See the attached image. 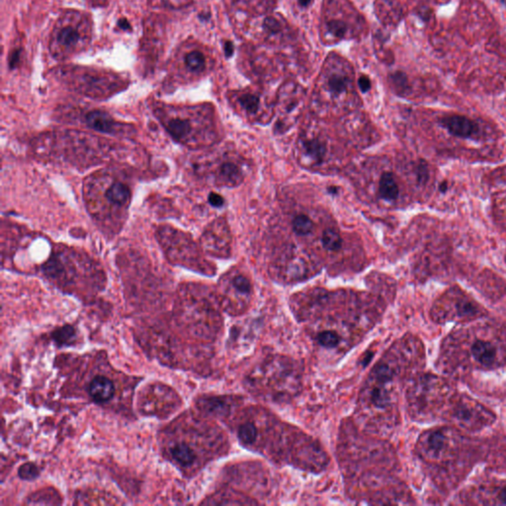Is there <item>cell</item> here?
I'll list each match as a JSON object with an SVG mask.
<instances>
[{
  "label": "cell",
  "mask_w": 506,
  "mask_h": 506,
  "mask_svg": "<svg viewBox=\"0 0 506 506\" xmlns=\"http://www.w3.org/2000/svg\"><path fill=\"white\" fill-rule=\"evenodd\" d=\"M472 442L455 428H437L427 431L419 441L421 457L434 465L439 470V478L445 474L443 480L448 479V485H455L462 474L459 467L466 469L471 465L467 459L471 458ZM442 484V483H441Z\"/></svg>",
  "instance_id": "2"
},
{
  "label": "cell",
  "mask_w": 506,
  "mask_h": 506,
  "mask_svg": "<svg viewBox=\"0 0 506 506\" xmlns=\"http://www.w3.org/2000/svg\"><path fill=\"white\" fill-rule=\"evenodd\" d=\"M293 227L299 236H306L313 231L314 222L306 215H298L294 219Z\"/></svg>",
  "instance_id": "21"
},
{
  "label": "cell",
  "mask_w": 506,
  "mask_h": 506,
  "mask_svg": "<svg viewBox=\"0 0 506 506\" xmlns=\"http://www.w3.org/2000/svg\"><path fill=\"white\" fill-rule=\"evenodd\" d=\"M220 173L223 180H225L229 183H236L240 178L239 168L232 162L223 163L221 166Z\"/></svg>",
  "instance_id": "23"
},
{
  "label": "cell",
  "mask_w": 506,
  "mask_h": 506,
  "mask_svg": "<svg viewBox=\"0 0 506 506\" xmlns=\"http://www.w3.org/2000/svg\"><path fill=\"white\" fill-rule=\"evenodd\" d=\"M439 190L442 192V193H445L447 190H448V186H447V182H443L440 184L439 186Z\"/></svg>",
  "instance_id": "37"
},
{
  "label": "cell",
  "mask_w": 506,
  "mask_h": 506,
  "mask_svg": "<svg viewBox=\"0 0 506 506\" xmlns=\"http://www.w3.org/2000/svg\"><path fill=\"white\" fill-rule=\"evenodd\" d=\"M442 417L454 426L467 431H478L495 420L494 414L478 401L469 395L456 394L443 412Z\"/></svg>",
  "instance_id": "4"
},
{
  "label": "cell",
  "mask_w": 506,
  "mask_h": 506,
  "mask_svg": "<svg viewBox=\"0 0 506 506\" xmlns=\"http://www.w3.org/2000/svg\"><path fill=\"white\" fill-rule=\"evenodd\" d=\"M392 84L399 93H404L409 89V80L406 73L401 71H395L390 77Z\"/></svg>",
  "instance_id": "28"
},
{
  "label": "cell",
  "mask_w": 506,
  "mask_h": 506,
  "mask_svg": "<svg viewBox=\"0 0 506 506\" xmlns=\"http://www.w3.org/2000/svg\"><path fill=\"white\" fill-rule=\"evenodd\" d=\"M89 394L97 402L110 400L115 394V386L109 378L96 376L89 385Z\"/></svg>",
  "instance_id": "13"
},
{
  "label": "cell",
  "mask_w": 506,
  "mask_h": 506,
  "mask_svg": "<svg viewBox=\"0 0 506 506\" xmlns=\"http://www.w3.org/2000/svg\"><path fill=\"white\" fill-rule=\"evenodd\" d=\"M327 29L336 39H342L348 31L347 24L341 20H331L327 22Z\"/></svg>",
  "instance_id": "26"
},
{
  "label": "cell",
  "mask_w": 506,
  "mask_h": 506,
  "mask_svg": "<svg viewBox=\"0 0 506 506\" xmlns=\"http://www.w3.org/2000/svg\"><path fill=\"white\" fill-rule=\"evenodd\" d=\"M185 67L194 73L204 71L206 68V58L204 54L198 49H192L184 57Z\"/></svg>",
  "instance_id": "16"
},
{
  "label": "cell",
  "mask_w": 506,
  "mask_h": 506,
  "mask_svg": "<svg viewBox=\"0 0 506 506\" xmlns=\"http://www.w3.org/2000/svg\"><path fill=\"white\" fill-rule=\"evenodd\" d=\"M75 337H77L75 330L69 324L62 326L53 332V338L60 346L71 345L74 342Z\"/></svg>",
  "instance_id": "17"
},
{
  "label": "cell",
  "mask_w": 506,
  "mask_h": 506,
  "mask_svg": "<svg viewBox=\"0 0 506 506\" xmlns=\"http://www.w3.org/2000/svg\"><path fill=\"white\" fill-rule=\"evenodd\" d=\"M441 366L458 374L471 366L478 370H495L506 365V332L491 323L459 331L446 339Z\"/></svg>",
  "instance_id": "1"
},
{
  "label": "cell",
  "mask_w": 506,
  "mask_h": 506,
  "mask_svg": "<svg viewBox=\"0 0 506 506\" xmlns=\"http://www.w3.org/2000/svg\"><path fill=\"white\" fill-rule=\"evenodd\" d=\"M417 179L420 183H425L428 179V169L424 162H420L416 168Z\"/></svg>",
  "instance_id": "32"
},
{
  "label": "cell",
  "mask_w": 506,
  "mask_h": 506,
  "mask_svg": "<svg viewBox=\"0 0 506 506\" xmlns=\"http://www.w3.org/2000/svg\"><path fill=\"white\" fill-rule=\"evenodd\" d=\"M358 84H359V87L361 89L362 92H367L370 90L371 88V81L370 79H368L367 77L365 75H362L360 79H359V81H358Z\"/></svg>",
  "instance_id": "34"
},
{
  "label": "cell",
  "mask_w": 506,
  "mask_h": 506,
  "mask_svg": "<svg viewBox=\"0 0 506 506\" xmlns=\"http://www.w3.org/2000/svg\"><path fill=\"white\" fill-rule=\"evenodd\" d=\"M233 285L238 292L242 294H248L250 292V282L247 278L242 275H238L233 280Z\"/></svg>",
  "instance_id": "30"
},
{
  "label": "cell",
  "mask_w": 506,
  "mask_h": 506,
  "mask_svg": "<svg viewBox=\"0 0 506 506\" xmlns=\"http://www.w3.org/2000/svg\"><path fill=\"white\" fill-rule=\"evenodd\" d=\"M80 79V88L87 94L102 96L112 91L110 78L101 73L84 72Z\"/></svg>",
  "instance_id": "11"
},
{
  "label": "cell",
  "mask_w": 506,
  "mask_h": 506,
  "mask_svg": "<svg viewBox=\"0 0 506 506\" xmlns=\"http://www.w3.org/2000/svg\"><path fill=\"white\" fill-rule=\"evenodd\" d=\"M328 191H330L331 193H332V194H336V193H337V189H336L335 187H331V188L328 189Z\"/></svg>",
  "instance_id": "38"
},
{
  "label": "cell",
  "mask_w": 506,
  "mask_h": 506,
  "mask_svg": "<svg viewBox=\"0 0 506 506\" xmlns=\"http://www.w3.org/2000/svg\"><path fill=\"white\" fill-rule=\"evenodd\" d=\"M208 201L211 205L215 208H221V206L224 204V200L223 198L221 197V195L217 194V193H211L208 197Z\"/></svg>",
  "instance_id": "33"
},
{
  "label": "cell",
  "mask_w": 506,
  "mask_h": 506,
  "mask_svg": "<svg viewBox=\"0 0 506 506\" xmlns=\"http://www.w3.org/2000/svg\"><path fill=\"white\" fill-rule=\"evenodd\" d=\"M71 22L60 24L55 33V46L63 53H71L78 49L85 42V32Z\"/></svg>",
  "instance_id": "8"
},
{
  "label": "cell",
  "mask_w": 506,
  "mask_h": 506,
  "mask_svg": "<svg viewBox=\"0 0 506 506\" xmlns=\"http://www.w3.org/2000/svg\"><path fill=\"white\" fill-rule=\"evenodd\" d=\"M317 341L323 347H336L340 342V337L335 332L324 331L317 335Z\"/></svg>",
  "instance_id": "24"
},
{
  "label": "cell",
  "mask_w": 506,
  "mask_h": 506,
  "mask_svg": "<svg viewBox=\"0 0 506 506\" xmlns=\"http://www.w3.org/2000/svg\"><path fill=\"white\" fill-rule=\"evenodd\" d=\"M440 123L452 136L463 139L472 138L479 131L478 125L475 122L462 115L444 117Z\"/></svg>",
  "instance_id": "10"
},
{
  "label": "cell",
  "mask_w": 506,
  "mask_h": 506,
  "mask_svg": "<svg viewBox=\"0 0 506 506\" xmlns=\"http://www.w3.org/2000/svg\"><path fill=\"white\" fill-rule=\"evenodd\" d=\"M312 2H313V0H299V4H300V6H302V7L309 6Z\"/></svg>",
  "instance_id": "36"
},
{
  "label": "cell",
  "mask_w": 506,
  "mask_h": 506,
  "mask_svg": "<svg viewBox=\"0 0 506 506\" xmlns=\"http://www.w3.org/2000/svg\"><path fill=\"white\" fill-rule=\"evenodd\" d=\"M205 410L214 414H223L227 411V407L223 400L220 398H207L203 401Z\"/></svg>",
  "instance_id": "25"
},
{
  "label": "cell",
  "mask_w": 506,
  "mask_h": 506,
  "mask_svg": "<svg viewBox=\"0 0 506 506\" xmlns=\"http://www.w3.org/2000/svg\"><path fill=\"white\" fill-rule=\"evenodd\" d=\"M380 194L382 198L388 201H394L398 196V186L394 175L390 172L383 174L380 179Z\"/></svg>",
  "instance_id": "14"
},
{
  "label": "cell",
  "mask_w": 506,
  "mask_h": 506,
  "mask_svg": "<svg viewBox=\"0 0 506 506\" xmlns=\"http://www.w3.org/2000/svg\"><path fill=\"white\" fill-rule=\"evenodd\" d=\"M224 54L226 57H232V55L234 54V45L232 42H225L224 43Z\"/></svg>",
  "instance_id": "35"
},
{
  "label": "cell",
  "mask_w": 506,
  "mask_h": 506,
  "mask_svg": "<svg viewBox=\"0 0 506 506\" xmlns=\"http://www.w3.org/2000/svg\"><path fill=\"white\" fill-rule=\"evenodd\" d=\"M256 436H257V430L256 427L252 423H244L238 429V438L239 440L244 444L251 445L256 441Z\"/></svg>",
  "instance_id": "22"
},
{
  "label": "cell",
  "mask_w": 506,
  "mask_h": 506,
  "mask_svg": "<svg viewBox=\"0 0 506 506\" xmlns=\"http://www.w3.org/2000/svg\"><path fill=\"white\" fill-rule=\"evenodd\" d=\"M170 454L172 458L183 467H189L196 460L195 452L186 444L174 445L170 449Z\"/></svg>",
  "instance_id": "15"
},
{
  "label": "cell",
  "mask_w": 506,
  "mask_h": 506,
  "mask_svg": "<svg viewBox=\"0 0 506 506\" xmlns=\"http://www.w3.org/2000/svg\"><path fill=\"white\" fill-rule=\"evenodd\" d=\"M159 240L167 256L173 261H193L196 257L194 243L181 232L162 227L159 230Z\"/></svg>",
  "instance_id": "6"
},
{
  "label": "cell",
  "mask_w": 506,
  "mask_h": 506,
  "mask_svg": "<svg viewBox=\"0 0 506 506\" xmlns=\"http://www.w3.org/2000/svg\"><path fill=\"white\" fill-rule=\"evenodd\" d=\"M475 491L480 497L479 503L506 505V483L480 486Z\"/></svg>",
  "instance_id": "12"
},
{
  "label": "cell",
  "mask_w": 506,
  "mask_h": 506,
  "mask_svg": "<svg viewBox=\"0 0 506 506\" xmlns=\"http://www.w3.org/2000/svg\"><path fill=\"white\" fill-rule=\"evenodd\" d=\"M449 300L444 306H439L436 311L434 310L433 317L435 321L440 323L448 321L466 322L484 316L486 314L484 308L466 296L459 295L456 299Z\"/></svg>",
  "instance_id": "5"
},
{
  "label": "cell",
  "mask_w": 506,
  "mask_h": 506,
  "mask_svg": "<svg viewBox=\"0 0 506 506\" xmlns=\"http://www.w3.org/2000/svg\"><path fill=\"white\" fill-rule=\"evenodd\" d=\"M303 148L306 150V154L317 163L322 161V159L325 156V153H326V148H325L324 144L316 139L305 142Z\"/></svg>",
  "instance_id": "18"
},
{
  "label": "cell",
  "mask_w": 506,
  "mask_h": 506,
  "mask_svg": "<svg viewBox=\"0 0 506 506\" xmlns=\"http://www.w3.org/2000/svg\"><path fill=\"white\" fill-rule=\"evenodd\" d=\"M322 245L330 251H337L342 246V238L339 233L334 230H326L323 232L321 237Z\"/></svg>",
  "instance_id": "20"
},
{
  "label": "cell",
  "mask_w": 506,
  "mask_h": 506,
  "mask_svg": "<svg viewBox=\"0 0 506 506\" xmlns=\"http://www.w3.org/2000/svg\"><path fill=\"white\" fill-rule=\"evenodd\" d=\"M85 123L90 129L109 135H122L126 133L124 125L119 124L104 111L93 110L85 115Z\"/></svg>",
  "instance_id": "9"
},
{
  "label": "cell",
  "mask_w": 506,
  "mask_h": 506,
  "mask_svg": "<svg viewBox=\"0 0 506 506\" xmlns=\"http://www.w3.org/2000/svg\"><path fill=\"white\" fill-rule=\"evenodd\" d=\"M18 474H19V476L22 478V479H25V480H32V479H35L39 476L40 474V471L38 469V467L35 465V464H32V463H26L24 465H22L20 468H19V471H18Z\"/></svg>",
  "instance_id": "29"
},
{
  "label": "cell",
  "mask_w": 506,
  "mask_h": 506,
  "mask_svg": "<svg viewBox=\"0 0 506 506\" xmlns=\"http://www.w3.org/2000/svg\"><path fill=\"white\" fill-rule=\"evenodd\" d=\"M454 395L455 391L447 381L434 375H423L412 384L408 393L411 412L419 420H434L442 416Z\"/></svg>",
  "instance_id": "3"
},
{
  "label": "cell",
  "mask_w": 506,
  "mask_h": 506,
  "mask_svg": "<svg viewBox=\"0 0 506 506\" xmlns=\"http://www.w3.org/2000/svg\"><path fill=\"white\" fill-rule=\"evenodd\" d=\"M240 105L249 113H256L259 107V98L256 95L246 93L242 94L238 99Z\"/></svg>",
  "instance_id": "27"
},
{
  "label": "cell",
  "mask_w": 506,
  "mask_h": 506,
  "mask_svg": "<svg viewBox=\"0 0 506 506\" xmlns=\"http://www.w3.org/2000/svg\"><path fill=\"white\" fill-rule=\"evenodd\" d=\"M105 184L102 198L98 200L102 201V207L106 213L111 212L113 215H119L126 211L132 198L130 187L119 179H111L109 182H105Z\"/></svg>",
  "instance_id": "7"
},
{
  "label": "cell",
  "mask_w": 506,
  "mask_h": 506,
  "mask_svg": "<svg viewBox=\"0 0 506 506\" xmlns=\"http://www.w3.org/2000/svg\"><path fill=\"white\" fill-rule=\"evenodd\" d=\"M264 27L272 34H278L281 31V23L274 17H267L264 20Z\"/></svg>",
  "instance_id": "31"
},
{
  "label": "cell",
  "mask_w": 506,
  "mask_h": 506,
  "mask_svg": "<svg viewBox=\"0 0 506 506\" xmlns=\"http://www.w3.org/2000/svg\"><path fill=\"white\" fill-rule=\"evenodd\" d=\"M327 85L332 92L335 94H341L347 90L349 79L346 74L334 72L327 79Z\"/></svg>",
  "instance_id": "19"
}]
</instances>
